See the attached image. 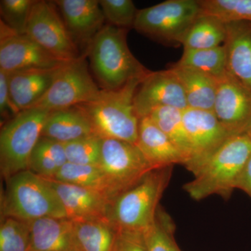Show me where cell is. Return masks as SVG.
<instances>
[{
    "label": "cell",
    "instance_id": "8d00e7d4",
    "mask_svg": "<svg viewBox=\"0 0 251 251\" xmlns=\"http://www.w3.org/2000/svg\"><path fill=\"white\" fill-rule=\"evenodd\" d=\"M236 189H240L251 198V155L238 179Z\"/></svg>",
    "mask_w": 251,
    "mask_h": 251
},
{
    "label": "cell",
    "instance_id": "cb8c5ba5",
    "mask_svg": "<svg viewBox=\"0 0 251 251\" xmlns=\"http://www.w3.org/2000/svg\"><path fill=\"white\" fill-rule=\"evenodd\" d=\"M54 180L103 193L114 201L120 193L99 166H82L67 163L57 172Z\"/></svg>",
    "mask_w": 251,
    "mask_h": 251
},
{
    "label": "cell",
    "instance_id": "d6a6232c",
    "mask_svg": "<svg viewBox=\"0 0 251 251\" xmlns=\"http://www.w3.org/2000/svg\"><path fill=\"white\" fill-rule=\"evenodd\" d=\"M36 0H1V21L18 34H26L28 21Z\"/></svg>",
    "mask_w": 251,
    "mask_h": 251
},
{
    "label": "cell",
    "instance_id": "7a4b0ae2",
    "mask_svg": "<svg viewBox=\"0 0 251 251\" xmlns=\"http://www.w3.org/2000/svg\"><path fill=\"white\" fill-rule=\"evenodd\" d=\"M127 31L105 25L86 50L91 72L101 90H120L130 80L143 78L151 72L130 52Z\"/></svg>",
    "mask_w": 251,
    "mask_h": 251
},
{
    "label": "cell",
    "instance_id": "5bb4252c",
    "mask_svg": "<svg viewBox=\"0 0 251 251\" xmlns=\"http://www.w3.org/2000/svg\"><path fill=\"white\" fill-rule=\"evenodd\" d=\"M135 112L139 119L149 116L155 109L170 106L188 108L184 90L173 69L150 72L135 92Z\"/></svg>",
    "mask_w": 251,
    "mask_h": 251
},
{
    "label": "cell",
    "instance_id": "2e32d148",
    "mask_svg": "<svg viewBox=\"0 0 251 251\" xmlns=\"http://www.w3.org/2000/svg\"><path fill=\"white\" fill-rule=\"evenodd\" d=\"M73 39L87 50L96 35L105 26V18L98 0L54 1ZM84 53V54H85Z\"/></svg>",
    "mask_w": 251,
    "mask_h": 251
},
{
    "label": "cell",
    "instance_id": "7c38bea8",
    "mask_svg": "<svg viewBox=\"0 0 251 251\" xmlns=\"http://www.w3.org/2000/svg\"><path fill=\"white\" fill-rule=\"evenodd\" d=\"M27 34H18L0 21V69L7 74L62 64Z\"/></svg>",
    "mask_w": 251,
    "mask_h": 251
},
{
    "label": "cell",
    "instance_id": "1f68e13d",
    "mask_svg": "<svg viewBox=\"0 0 251 251\" xmlns=\"http://www.w3.org/2000/svg\"><path fill=\"white\" fill-rule=\"evenodd\" d=\"M31 234L27 221L4 217L0 226V251H29Z\"/></svg>",
    "mask_w": 251,
    "mask_h": 251
},
{
    "label": "cell",
    "instance_id": "e575fe53",
    "mask_svg": "<svg viewBox=\"0 0 251 251\" xmlns=\"http://www.w3.org/2000/svg\"><path fill=\"white\" fill-rule=\"evenodd\" d=\"M113 251H148L145 232L119 229Z\"/></svg>",
    "mask_w": 251,
    "mask_h": 251
},
{
    "label": "cell",
    "instance_id": "484cf974",
    "mask_svg": "<svg viewBox=\"0 0 251 251\" xmlns=\"http://www.w3.org/2000/svg\"><path fill=\"white\" fill-rule=\"evenodd\" d=\"M176 67L187 68L219 80L227 74L224 45L211 49L184 50Z\"/></svg>",
    "mask_w": 251,
    "mask_h": 251
},
{
    "label": "cell",
    "instance_id": "ba28073f",
    "mask_svg": "<svg viewBox=\"0 0 251 251\" xmlns=\"http://www.w3.org/2000/svg\"><path fill=\"white\" fill-rule=\"evenodd\" d=\"M102 92L91 74L87 57L82 54L59 66L49 90L31 108L50 112L72 108L97 100Z\"/></svg>",
    "mask_w": 251,
    "mask_h": 251
},
{
    "label": "cell",
    "instance_id": "d590c367",
    "mask_svg": "<svg viewBox=\"0 0 251 251\" xmlns=\"http://www.w3.org/2000/svg\"><path fill=\"white\" fill-rule=\"evenodd\" d=\"M18 114L10 94L9 74L0 69V115L1 118L9 120Z\"/></svg>",
    "mask_w": 251,
    "mask_h": 251
},
{
    "label": "cell",
    "instance_id": "8fae6325",
    "mask_svg": "<svg viewBox=\"0 0 251 251\" xmlns=\"http://www.w3.org/2000/svg\"><path fill=\"white\" fill-rule=\"evenodd\" d=\"M183 122L192 149V155L184 167L194 173L211 153L233 135L229 134L209 110L187 108L183 110Z\"/></svg>",
    "mask_w": 251,
    "mask_h": 251
},
{
    "label": "cell",
    "instance_id": "e0dca14e",
    "mask_svg": "<svg viewBox=\"0 0 251 251\" xmlns=\"http://www.w3.org/2000/svg\"><path fill=\"white\" fill-rule=\"evenodd\" d=\"M135 144L153 169L186 163L183 153L149 116L140 119Z\"/></svg>",
    "mask_w": 251,
    "mask_h": 251
},
{
    "label": "cell",
    "instance_id": "6da1fadb",
    "mask_svg": "<svg viewBox=\"0 0 251 251\" xmlns=\"http://www.w3.org/2000/svg\"><path fill=\"white\" fill-rule=\"evenodd\" d=\"M251 155V138L247 133L231 136L201 163L193 173V179L183 188L194 201L211 196L227 201Z\"/></svg>",
    "mask_w": 251,
    "mask_h": 251
},
{
    "label": "cell",
    "instance_id": "277c9868",
    "mask_svg": "<svg viewBox=\"0 0 251 251\" xmlns=\"http://www.w3.org/2000/svg\"><path fill=\"white\" fill-rule=\"evenodd\" d=\"M145 77L133 79L118 90H103L97 100L77 105L90 119L96 134L103 139L136 143L140 119L135 112L134 97Z\"/></svg>",
    "mask_w": 251,
    "mask_h": 251
},
{
    "label": "cell",
    "instance_id": "74e56055",
    "mask_svg": "<svg viewBox=\"0 0 251 251\" xmlns=\"http://www.w3.org/2000/svg\"><path fill=\"white\" fill-rule=\"evenodd\" d=\"M247 134L250 136V138H251V126L250 128V129L249 130V131H248Z\"/></svg>",
    "mask_w": 251,
    "mask_h": 251
},
{
    "label": "cell",
    "instance_id": "8992f818",
    "mask_svg": "<svg viewBox=\"0 0 251 251\" xmlns=\"http://www.w3.org/2000/svg\"><path fill=\"white\" fill-rule=\"evenodd\" d=\"M50 111L31 108L8 120L0 133V168L8 180L21 171L29 170V160L42 136Z\"/></svg>",
    "mask_w": 251,
    "mask_h": 251
},
{
    "label": "cell",
    "instance_id": "4fadbf2b",
    "mask_svg": "<svg viewBox=\"0 0 251 251\" xmlns=\"http://www.w3.org/2000/svg\"><path fill=\"white\" fill-rule=\"evenodd\" d=\"M213 112L231 135L247 133L251 126V92L226 74L218 80Z\"/></svg>",
    "mask_w": 251,
    "mask_h": 251
},
{
    "label": "cell",
    "instance_id": "83f0119b",
    "mask_svg": "<svg viewBox=\"0 0 251 251\" xmlns=\"http://www.w3.org/2000/svg\"><path fill=\"white\" fill-rule=\"evenodd\" d=\"M149 117L183 153L186 165L192 155V149L183 122V110L174 107H159Z\"/></svg>",
    "mask_w": 251,
    "mask_h": 251
},
{
    "label": "cell",
    "instance_id": "9a60e30c",
    "mask_svg": "<svg viewBox=\"0 0 251 251\" xmlns=\"http://www.w3.org/2000/svg\"><path fill=\"white\" fill-rule=\"evenodd\" d=\"M64 206L67 219L74 222L110 220L114 201L94 190L49 179Z\"/></svg>",
    "mask_w": 251,
    "mask_h": 251
},
{
    "label": "cell",
    "instance_id": "603a6c76",
    "mask_svg": "<svg viewBox=\"0 0 251 251\" xmlns=\"http://www.w3.org/2000/svg\"><path fill=\"white\" fill-rule=\"evenodd\" d=\"M118 231L110 220L74 222L73 251H113Z\"/></svg>",
    "mask_w": 251,
    "mask_h": 251
},
{
    "label": "cell",
    "instance_id": "30bf717a",
    "mask_svg": "<svg viewBox=\"0 0 251 251\" xmlns=\"http://www.w3.org/2000/svg\"><path fill=\"white\" fill-rule=\"evenodd\" d=\"M99 166L120 195L155 170L136 144L110 138L103 139Z\"/></svg>",
    "mask_w": 251,
    "mask_h": 251
},
{
    "label": "cell",
    "instance_id": "f1b7e54d",
    "mask_svg": "<svg viewBox=\"0 0 251 251\" xmlns=\"http://www.w3.org/2000/svg\"><path fill=\"white\" fill-rule=\"evenodd\" d=\"M175 230L171 215L159 206L154 224L145 232L148 251H182L175 240Z\"/></svg>",
    "mask_w": 251,
    "mask_h": 251
},
{
    "label": "cell",
    "instance_id": "5b68a950",
    "mask_svg": "<svg viewBox=\"0 0 251 251\" xmlns=\"http://www.w3.org/2000/svg\"><path fill=\"white\" fill-rule=\"evenodd\" d=\"M6 181L1 203L3 218L24 221L44 217L67 219L64 206L49 179L27 170Z\"/></svg>",
    "mask_w": 251,
    "mask_h": 251
},
{
    "label": "cell",
    "instance_id": "9c48e42d",
    "mask_svg": "<svg viewBox=\"0 0 251 251\" xmlns=\"http://www.w3.org/2000/svg\"><path fill=\"white\" fill-rule=\"evenodd\" d=\"M26 34L62 62L74 60L82 55L54 1H35Z\"/></svg>",
    "mask_w": 251,
    "mask_h": 251
},
{
    "label": "cell",
    "instance_id": "d6986e66",
    "mask_svg": "<svg viewBox=\"0 0 251 251\" xmlns=\"http://www.w3.org/2000/svg\"><path fill=\"white\" fill-rule=\"evenodd\" d=\"M59 66L24 69L8 74L11 100L18 113L31 108L45 95Z\"/></svg>",
    "mask_w": 251,
    "mask_h": 251
},
{
    "label": "cell",
    "instance_id": "ac0fdd59",
    "mask_svg": "<svg viewBox=\"0 0 251 251\" xmlns=\"http://www.w3.org/2000/svg\"><path fill=\"white\" fill-rule=\"evenodd\" d=\"M227 72L251 92V23H226Z\"/></svg>",
    "mask_w": 251,
    "mask_h": 251
},
{
    "label": "cell",
    "instance_id": "f546056e",
    "mask_svg": "<svg viewBox=\"0 0 251 251\" xmlns=\"http://www.w3.org/2000/svg\"><path fill=\"white\" fill-rule=\"evenodd\" d=\"M201 14L210 15L225 23H251V0H200Z\"/></svg>",
    "mask_w": 251,
    "mask_h": 251
},
{
    "label": "cell",
    "instance_id": "4316f807",
    "mask_svg": "<svg viewBox=\"0 0 251 251\" xmlns=\"http://www.w3.org/2000/svg\"><path fill=\"white\" fill-rule=\"evenodd\" d=\"M67 163L64 144L41 136L31 153L29 170L46 179H53Z\"/></svg>",
    "mask_w": 251,
    "mask_h": 251
},
{
    "label": "cell",
    "instance_id": "ffe728a7",
    "mask_svg": "<svg viewBox=\"0 0 251 251\" xmlns=\"http://www.w3.org/2000/svg\"><path fill=\"white\" fill-rule=\"evenodd\" d=\"M31 234L29 251H73L74 222L44 217L27 221Z\"/></svg>",
    "mask_w": 251,
    "mask_h": 251
},
{
    "label": "cell",
    "instance_id": "3957f363",
    "mask_svg": "<svg viewBox=\"0 0 251 251\" xmlns=\"http://www.w3.org/2000/svg\"><path fill=\"white\" fill-rule=\"evenodd\" d=\"M173 166L150 171L115 200L109 219L121 230L145 232L155 222L159 202L168 187Z\"/></svg>",
    "mask_w": 251,
    "mask_h": 251
},
{
    "label": "cell",
    "instance_id": "7402d4cb",
    "mask_svg": "<svg viewBox=\"0 0 251 251\" xmlns=\"http://www.w3.org/2000/svg\"><path fill=\"white\" fill-rule=\"evenodd\" d=\"M184 90L188 108L197 110H214L217 79L187 68L171 66Z\"/></svg>",
    "mask_w": 251,
    "mask_h": 251
},
{
    "label": "cell",
    "instance_id": "44dd1931",
    "mask_svg": "<svg viewBox=\"0 0 251 251\" xmlns=\"http://www.w3.org/2000/svg\"><path fill=\"white\" fill-rule=\"evenodd\" d=\"M96 134L90 119L80 107L51 111L48 117L42 137L66 144Z\"/></svg>",
    "mask_w": 251,
    "mask_h": 251
},
{
    "label": "cell",
    "instance_id": "4dcf8cb0",
    "mask_svg": "<svg viewBox=\"0 0 251 251\" xmlns=\"http://www.w3.org/2000/svg\"><path fill=\"white\" fill-rule=\"evenodd\" d=\"M103 138L93 134L64 145L67 163L82 166H99Z\"/></svg>",
    "mask_w": 251,
    "mask_h": 251
},
{
    "label": "cell",
    "instance_id": "d4e9b609",
    "mask_svg": "<svg viewBox=\"0 0 251 251\" xmlns=\"http://www.w3.org/2000/svg\"><path fill=\"white\" fill-rule=\"evenodd\" d=\"M226 23L210 15L201 14L183 39L184 50L211 49L224 44Z\"/></svg>",
    "mask_w": 251,
    "mask_h": 251
},
{
    "label": "cell",
    "instance_id": "52a82bcc",
    "mask_svg": "<svg viewBox=\"0 0 251 251\" xmlns=\"http://www.w3.org/2000/svg\"><path fill=\"white\" fill-rule=\"evenodd\" d=\"M201 9L197 0H167L138 11L134 29L164 45H181Z\"/></svg>",
    "mask_w": 251,
    "mask_h": 251
},
{
    "label": "cell",
    "instance_id": "836d02e7",
    "mask_svg": "<svg viewBox=\"0 0 251 251\" xmlns=\"http://www.w3.org/2000/svg\"><path fill=\"white\" fill-rule=\"evenodd\" d=\"M100 7L108 24L128 30L134 27L138 9L131 0H100Z\"/></svg>",
    "mask_w": 251,
    "mask_h": 251
}]
</instances>
